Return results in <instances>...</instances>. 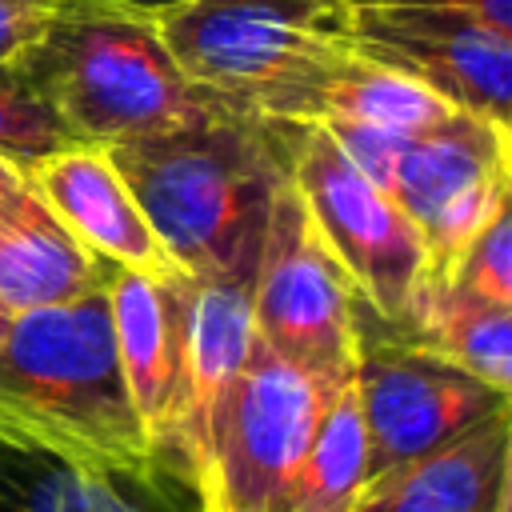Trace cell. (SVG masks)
<instances>
[{
  "mask_svg": "<svg viewBox=\"0 0 512 512\" xmlns=\"http://www.w3.org/2000/svg\"><path fill=\"white\" fill-rule=\"evenodd\" d=\"M304 124L220 108L196 124L104 148L152 232L188 276L252 288L276 188Z\"/></svg>",
  "mask_w": 512,
  "mask_h": 512,
  "instance_id": "1",
  "label": "cell"
},
{
  "mask_svg": "<svg viewBox=\"0 0 512 512\" xmlns=\"http://www.w3.org/2000/svg\"><path fill=\"white\" fill-rule=\"evenodd\" d=\"M148 12L200 92L276 124H320L356 60V0H168Z\"/></svg>",
  "mask_w": 512,
  "mask_h": 512,
  "instance_id": "2",
  "label": "cell"
},
{
  "mask_svg": "<svg viewBox=\"0 0 512 512\" xmlns=\"http://www.w3.org/2000/svg\"><path fill=\"white\" fill-rule=\"evenodd\" d=\"M0 428L68 460L140 476L176 472L152 452L128 404L104 284L68 304L16 312L0 344Z\"/></svg>",
  "mask_w": 512,
  "mask_h": 512,
  "instance_id": "3",
  "label": "cell"
},
{
  "mask_svg": "<svg viewBox=\"0 0 512 512\" xmlns=\"http://www.w3.org/2000/svg\"><path fill=\"white\" fill-rule=\"evenodd\" d=\"M20 72L68 136L96 148L172 132L224 108L180 72L152 12L128 0H64Z\"/></svg>",
  "mask_w": 512,
  "mask_h": 512,
  "instance_id": "4",
  "label": "cell"
},
{
  "mask_svg": "<svg viewBox=\"0 0 512 512\" xmlns=\"http://www.w3.org/2000/svg\"><path fill=\"white\" fill-rule=\"evenodd\" d=\"M248 304L252 332L272 356L304 372L324 392L352 384L356 284L320 236L292 176L272 196Z\"/></svg>",
  "mask_w": 512,
  "mask_h": 512,
  "instance_id": "5",
  "label": "cell"
},
{
  "mask_svg": "<svg viewBox=\"0 0 512 512\" xmlns=\"http://www.w3.org/2000/svg\"><path fill=\"white\" fill-rule=\"evenodd\" d=\"M352 324V388L368 440V480L452 444L468 428L508 408V392H496L492 384L388 324L360 292Z\"/></svg>",
  "mask_w": 512,
  "mask_h": 512,
  "instance_id": "6",
  "label": "cell"
},
{
  "mask_svg": "<svg viewBox=\"0 0 512 512\" xmlns=\"http://www.w3.org/2000/svg\"><path fill=\"white\" fill-rule=\"evenodd\" d=\"M328 396L336 392H324L252 340L240 376L212 416L196 496L220 512H288L300 460Z\"/></svg>",
  "mask_w": 512,
  "mask_h": 512,
  "instance_id": "7",
  "label": "cell"
},
{
  "mask_svg": "<svg viewBox=\"0 0 512 512\" xmlns=\"http://www.w3.org/2000/svg\"><path fill=\"white\" fill-rule=\"evenodd\" d=\"M292 180L356 292L388 324L408 328L432 272L424 240L400 204L372 184L316 124H304L296 136Z\"/></svg>",
  "mask_w": 512,
  "mask_h": 512,
  "instance_id": "8",
  "label": "cell"
},
{
  "mask_svg": "<svg viewBox=\"0 0 512 512\" xmlns=\"http://www.w3.org/2000/svg\"><path fill=\"white\" fill-rule=\"evenodd\" d=\"M384 192L420 232L432 284L448 280L468 240L512 200L508 120L452 108L396 152Z\"/></svg>",
  "mask_w": 512,
  "mask_h": 512,
  "instance_id": "9",
  "label": "cell"
},
{
  "mask_svg": "<svg viewBox=\"0 0 512 512\" xmlns=\"http://www.w3.org/2000/svg\"><path fill=\"white\" fill-rule=\"evenodd\" d=\"M352 40L364 60L404 72L452 108L508 120L512 32L456 8L372 0L356 4Z\"/></svg>",
  "mask_w": 512,
  "mask_h": 512,
  "instance_id": "10",
  "label": "cell"
},
{
  "mask_svg": "<svg viewBox=\"0 0 512 512\" xmlns=\"http://www.w3.org/2000/svg\"><path fill=\"white\" fill-rule=\"evenodd\" d=\"M188 280H192L188 272L148 276V272L116 268L104 260V296H108L120 380H124L128 404L160 460L168 452L176 404H180Z\"/></svg>",
  "mask_w": 512,
  "mask_h": 512,
  "instance_id": "11",
  "label": "cell"
},
{
  "mask_svg": "<svg viewBox=\"0 0 512 512\" xmlns=\"http://www.w3.org/2000/svg\"><path fill=\"white\" fill-rule=\"evenodd\" d=\"M24 168L28 188L40 204L100 260L148 276L184 272L160 236L152 232L148 216L140 212L132 188L116 172L104 148L96 144H68L48 156H36Z\"/></svg>",
  "mask_w": 512,
  "mask_h": 512,
  "instance_id": "12",
  "label": "cell"
},
{
  "mask_svg": "<svg viewBox=\"0 0 512 512\" xmlns=\"http://www.w3.org/2000/svg\"><path fill=\"white\" fill-rule=\"evenodd\" d=\"M252 304L248 284L240 280H216V276H192L188 300H184V364H180V404L176 424L164 460L192 480L200 476L208 428L212 416L240 376L248 352H252Z\"/></svg>",
  "mask_w": 512,
  "mask_h": 512,
  "instance_id": "13",
  "label": "cell"
},
{
  "mask_svg": "<svg viewBox=\"0 0 512 512\" xmlns=\"http://www.w3.org/2000/svg\"><path fill=\"white\" fill-rule=\"evenodd\" d=\"M0 512H200V496L176 472H116L0 428Z\"/></svg>",
  "mask_w": 512,
  "mask_h": 512,
  "instance_id": "14",
  "label": "cell"
},
{
  "mask_svg": "<svg viewBox=\"0 0 512 512\" xmlns=\"http://www.w3.org/2000/svg\"><path fill=\"white\" fill-rule=\"evenodd\" d=\"M508 496L512 408L488 416L452 444L368 480L352 512H508Z\"/></svg>",
  "mask_w": 512,
  "mask_h": 512,
  "instance_id": "15",
  "label": "cell"
},
{
  "mask_svg": "<svg viewBox=\"0 0 512 512\" xmlns=\"http://www.w3.org/2000/svg\"><path fill=\"white\" fill-rule=\"evenodd\" d=\"M104 284V260L92 256L28 188L0 212V300L12 312L80 300Z\"/></svg>",
  "mask_w": 512,
  "mask_h": 512,
  "instance_id": "16",
  "label": "cell"
},
{
  "mask_svg": "<svg viewBox=\"0 0 512 512\" xmlns=\"http://www.w3.org/2000/svg\"><path fill=\"white\" fill-rule=\"evenodd\" d=\"M412 340L492 384L496 392L512 388V304L476 296L452 280L428 284L408 328Z\"/></svg>",
  "mask_w": 512,
  "mask_h": 512,
  "instance_id": "17",
  "label": "cell"
},
{
  "mask_svg": "<svg viewBox=\"0 0 512 512\" xmlns=\"http://www.w3.org/2000/svg\"><path fill=\"white\" fill-rule=\"evenodd\" d=\"M448 112L452 104L428 92L424 84L384 64H372L356 52V60L336 76L324 100L320 128H348V132H368V136L408 144L412 136L436 128Z\"/></svg>",
  "mask_w": 512,
  "mask_h": 512,
  "instance_id": "18",
  "label": "cell"
},
{
  "mask_svg": "<svg viewBox=\"0 0 512 512\" xmlns=\"http://www.w3.org/2000/svg\"><path fill=\"white\" fill-rule=\"evenodd\" d=\"M368 488V440L356 404V388L328 396L308 452L300 460L288 512H352Z\"/></svg>",
  "mask_w": 512,
  "mask_h": 512,
  "instance_id": "19",
  "label": "cell"
},
{
  "mask_svg": "<svg viewBox=\"0 0 512 512\" xmlns=\"http://www.w3.org/2000/svg\"><path fill=\"white\" fill-rule=\"evenodd\" d=\"M68 144H76V140L56 120V112L32 92L20 64L0 68V156L28 164V160L48 156Z\"/></svg>",
  "mask_w": 512,
  "mask_h": 512,
  "instance_id": "20",
  "label": "cell"
},
{
  "mask_svg": "<svg viewBox=\"0 0 512 512\" xmlns=\"http://www.w3.org/2000/svg\"><path fill=\"white\" fill-rule=\"evenodd\" d=\"M448 280L476 296L512 304V208L508 204L468 240Z\"/></svg>",
  "mask_w": 512,
  "mask_h": 512,
  "instance_id": "21",
  "label": "cell"
},
{
  "mask_svg": "<svg viewBox=\"0 0 512 512\" xmlns=\"http://www.w3.org/2000/svg\"><path fill=\"white\" fill-rule=\"evenodd\" d=\"M64 0H0V68L24 64V56L44 40Z\"/></svg>",
  "mask_w": 512,
  "mask_h": 512,
  "instance_id": "22",
  "label": "cell"
},
{
  "mask_svg": "<svg viewBox=\"0 0 512 512\" xmlns=\"http://www.w3.org/2000/svg\"><path fill=\"white\" fill-rule=\"evenodd\" d=\"M396 4H436V8H456L468 12L500 32H512V0H396Z\"/></svg>",
  "mask_w": 512,
  "mask_h": 512,
  "instance_id": "23",
  "label": "cell"
},
{
  "mask_svg": "<svg viewBox=\"0 0 512 512\" xmlns=\"http://www.w3.org/2000/svg\"><path fill=\"white\" fill-rule=\"evenodd\" d=\"M28 192V180H24V168L8 156H0V212H8L20 196Z\"/></svg>",
  "mask_w": 512,
  "mask_h": 512,
  "instance_id": "24",
  "label": "cell"
},
{
  "mask_svg": "<svg viewBox=\"0 0 512 512\" xmlns=\"http://www.w3.org/2000/svg\"><path fill=\"white\" fill-rule=\"evenodd\" d=\"M12 320H16V312L0 300V344H4V340H8V332H12Z\"/></svg>",
  "mask_w": 512,
  "mask_h": 512,
  "instance_id": "25",
  "label": "cell"
},
{
  "mask_svg": "<svg viewBox=\"0 0 512 512\" xmlns=\"http://www.w3.org/2000/svg\"><path fill=\"white\" fill-rule=\"evenodd\" d=\"M128 4H140V8H156V4H168V0H128ZM356 4H372V0H356Z\"/></svg>",
  "mask_w": 512,
  "mask_h": 512,
  "instance_id": "26",
  "label": "cell"
},
{
  "mask_svg": "<svg viewBox=\"0 0 512 512\" xmlns=\"http://www.w3.org/2000/svg\"><path fill=\"white\" fill-rule=\"evenodd\" d=\"M200 512H220L216 504H208V500H200Z\"/></svg>",
  "mask_w": 512,
  "mask_h": 512,
  "instance_id": "27",
  "label": "cell"
}]
</instances>
